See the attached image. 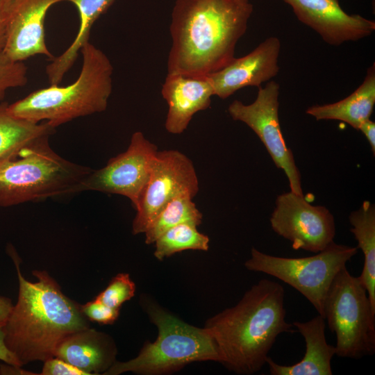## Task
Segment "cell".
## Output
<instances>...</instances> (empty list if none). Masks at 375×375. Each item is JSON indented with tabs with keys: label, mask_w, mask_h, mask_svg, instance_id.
Segmentation results:
<instances>
[{
	"label": "cell",
	"mask_w": 375,
	"mask_h": 375,
	"mask_svg": "<svg viewBox=\"0 0 375 375\" xmlns=\"http://www.w3.org/2000/svg\"><path fill=\"white\" fill-rule=\"evenodd\" d=\"M40 137L0 162V206L71 194L92 169L63 158Z\"/></svg>",
	"instance_id": "5b68a950"
},
{
	"label": "cell",
	"mask_w": 375,
	"mask_h": 375,
	"mask_svg": "<svg viewBox=\"0 0 375 375\" xmlns=\"http://www.w3.org/2000/svg\"><path fill=\"white\" fill-rule=\"evenodd\" d=\"M197 226L182 223L166 231L155 243L154 256L159 260L185 250L208 251L209 238L200 233Z\"/></svg>",
	"instance_id": "cb8c5ba5"
},
{
	"label": "cell",
	"mask_w": 375,
	"mask_h": 375,
	"mask_svg": "<svg viewBox=\"0 0 375 375\" xmlns=\"http://www.w3.org/2000/svg\"><path fill=\"white\" fill-rule=\"evenodd\" d=\"M7 102L0 101V162L14 156L22 147L56 128L47 122H33L11 115Z\"/></svg>",
	"instance_id": "7402d4cb"
},
{
	"label": "cell",
	"mask_w": 375,
	"mask_h": 375,
	"mask_svg": "<svg viewBox=\"0 0 375 375\" xmlns=\"http://www.w3.org/2000/svg\"><path fill=\"white\" fill-rule=\"evenodd\" d=\"M199 190L194 166L187 156L175 149L158 151L149 181L135 208L132 233H144L169 201L185 194L194 197Z\"/></svg>",
	"instance_id": "8fae6325"
},
{
	"label": "cell",
	"mask_w": 375,
	"mask_h": 375,
	"mask_svg": "<svg viewBox=\"0 0 375 375\" xmlns=\"http://www.w3.org/2000/svg\"><path fill=\"white\" fill-rule=\"evenodd\" d=\"M144 305L158 328L156 340L144 344L134 358L115 361L103 374L118 375L128 372L143 375L165 374L193 362H222L215 341L205 327L188 324L148 299H144Z\"/></svg>",
	"instance_id": "8992f818"
},
{
	"label": "cell",
	"mask_w": 375,
	"mask_h": 375,
	"mask_svg": "<svg viewBox=\"0 0 375 375\" xmlns=\"http://www.w3.org/2000/svg\"><path fill=\"white\" fill-rule=\"evenodd\" d=\"M285 290L278 283L262 279L239 302L210 317L205 328L218 347L222 363L238 374H253L266 363L276 338L294 333L285 320Z\"/></svg>",
	"instance_id": "3957f363"
},
{
	"label": "cell",
	"mask_w": 375,
	"mask_h": 375,
	"mask_svg": "<svg viewBox=\"0 0 375 375\" xmlns=\"http://www.w3.org/2000/svg\"><path fill=\"white\" fill-rule=\"evenodd\" d=\"M116 353L115 342L108 335L89 327L63 339L54 357L93 375L106 372L115 362Z\"/></svg>",
	"instance_id": "e0dca14e"
},
{
	"label": "cell",
	"mask_w": 375,
	"mask_h": 375,
	"mask_svg": "<svg viewBox=\"0 0 375 375\" xmlns=\"http://www.w3.org/2000/svg\"><path fill=\"white\" fill-rule=\"evenodd\" d=\"M252 12L249 0H176L168 74L206 76L226 66L235 58Z\"/></svg>",
	"instance_id": "6da1fadb"
},
{
	"label": "cell",
	"mask_w": 375,
	"mask_h": 375,
	"mask_svg": "<svg viewBox=\"0 0 375 375\" xmlns=\"http://www.w3.org/2000/svg\"><path fill=\"white\" fill-rule=\"evenodd\" d=\"M269 222L272 230L289 240L294 249L318 253L332 242L335 225L332 213L313 206L292 191L278 195Z\"/></svg>",
	"instance_id": "7c38bea8"
},
{
	"label": "cell",
	"mask_w": 375,
	"mask_h": 375,
	"mask_svg": "<svg viewBox=\"0 0 375 375\" xmlns=\"http://www.w3.org/2000/svg\"><path fill=\"white\" fill-rule=\"evenodd\" d=\"M324 319L336 335L335 355L360 359L375 352V310L358 277L346 266L333 279L324 301Z\"/></svg>",
	"instance_id": "52a82bcc"
},
{
	"label": "cell",
	"mask_w": 375,
	"mask_h": 375,
	"mask_svg": "<svg viewBox=\"0 0 375 375\" xmlns=\"http://www.w3.org/2000/svg\"><path fill=\"white\" fill-rule=\"evenodd\" d=\"M73 3L79 15L77 34L69 47L59 56L52 58L46 67L50 85H59L65 74L77 59L81 48L89 42L91 28L98 18L103 14L115 0H65Z\"/></svg>",
	"instance_id": "ffe728a7"
},
{
	"label": "cell",
	"mask_w": 375,
	"mask_h": 375,
	"mask_svg": "<svg viewBox=\"0 0 375 375\" xmlns=\"http://www.w3.org/2000/svg\"><path fill=\"white\" fill-rule=\"evenodd\" d=\"M292 325L303 337L306 352L303 358L292 365H282L268 356L272 375H331V361L335 355V347L327 343L325 319L318 315L308 322H294Z\"/></svg>",
	"instance_id": "ac0fdd59"
},
{
	"label": "cell",
	"mask_w": 375,
	"mask_h": 375,
	"mask_svg": "<svg viewBox=\"0 0 375 375\" xmlns=\"http://www.w3.org/2000/svg\"><path fill=\"white\" fill-rule=\"evenodd\" d=\"M6 44V33L4 24L1 15V0H0V53L3 51Z\"/></svg>",
	"instance_id": "1f68e13d"
},
{
	"label": "cell",
	"mask_w": 375,
	"mask_h": 375,
	"mask_svg": "<svg viewBox=\"0 0 375 375\" xmlns=\"http://www.w3.org/2000/svg\"><path fill=\"white\" fill-rule=\"evenodd\" d=\"M83 64L77 79L66 86L50 85L8 104L9 112L54 128L80 117L104 111L112 89L113 67L108 56L90 42L81 49Z\"/></svg>",
	"instance_id": "277c9868"
},
{
	"label": "cell",
	"mask_w": 375,
	"mask_h": 375,
	"mask_svg": "<svg viewBox=\"0 0 375 375\" xmlns=\"http://www.w3.org/2000/svg\"><path fill=\"white\" fill-rule=\"evenodd\" d=\"M13 305L10 299L0 296V323H5L12 310Z\"/></svg>",
	"instance_id": "4dcf8cb0"
},
{
	"label": "cell",
	"mask_w": 375,
	"mask_h": 375,
	"mask_svg": "<svg viewBox=\"0 0 375 375\" xmlns=\"http://www.w3.org/2000/svg\"><path fill=\"white\" fill-rule=\"evenodd\" d=\"M375 104V64L367 69L362 84L350 95L335 103L309 107L306 114L316 120H338L358 129L370 119Z\"/></svg>",
	"instance_id": "d6986e66"
},
{
	"label": "cell",
	"mask_w": 375,
	"mask_h": 375,
	"mask_svg": "<svg viewBox=\"0 0 375 375\" xmlns=\"http://www.w3.org/2000/svg\"><path fill=\"white\" fill-rule=\"evenodd\" d=\"M358 247L332 242L315 255L285 258L265 253L255 248L245 267L276 277L299 292L324 318V301L338 272L358 252Z\"/></svg>",
	"instance_id": "ba28073f"
},
{
	"label": "cell",
	"mask_w": 375,
	"mask_h": 375,
	"mask_svg": "<svg viewBox=\"0 0 375 375\" xmlns=\"http://www.w3.org/2000/svg\"><path fill=\"white\" fill-rule=\"evenodd\" d=\"M279 90L278 83L271 81L264 88H258L253 103L244 104L234 100L228 106V112L233 120L244 123L258 135L276 166L285 172L290 191L303 195L300 172L280 126Z\"/></svg>",
	"instance_id": "30bf717a"
},
{
	"label": "cell",
	"mask_w": 375,
	"mask_h": 375,
	"mask_svg": "<svg viewBox=\"0 0 375 375\" xmlns=\"http://www.w3.org/2000/svg\"><path fill=\"white\" fill-rule=\"evenodd\" d=\"M27 72L24 62L12 60L3 51L0 53V101L8 90L26 85Z\"/></svg>",
	"instance_id": "484cf974"
},
{
	"label": "cell",
	"mask_w": 375,
	"mask_h": 375,
	"mask_svg": "<svg viewBox=\"0 0 375 375\" xmlns=\"http://www.w3.org/2000/svg\"><path fill=\"white\" fill-rule=\"evenodd\" d=\"M62 0H1L6 33L3 52L24 62L36 55L53 56L45 40L44 21L49 9Z\"/></svg>",
	"instance_id": "4fadbf2b"
},
{
	"label": "cell",
	"mask_w": 375,
	"mask_h": 375,
	"mask_svg": "<svg viewBox=\"0 0 375 375\" xmlns=\"http://www.w3.org/2000/svg\"><path fill=\"white\" fill-rule=\"evenodd\" d=\"M193 198L185 194L169 201L144 233L145 243H153L166 231L182 223L199 226L202 222L203 215L193 202Z\"/></svg>",
	"instance_id": "603a6c76"
},
{
	"label": "cell",
	"mask_w": 375,
	"mask_h": 375,
	"mask_svg": "<svg viewBox=\"0 0 375 375\" xmlns=\"http://www.w3.org/2000/svg\"><path fill=\"white\" fill-rule=\"evenodd\" d=\"M135 292V285L128 274L119 273L95 299L110 308L119 310L124 302L134 296Z\"/></svg>",
	"instance_id": "d4e9b609"
},
{
	"label": "cell",
	"mask_w": 375,
	"mask_h": 375,
	"mask_svg": "<svg viewBox=\"0 0 375 375\" xmlns=\"http://www.w3.org/2000/svg\"><path fill=\"white\" fill-rule=\"evenodd\" d=\"M158 151L156 145L141 131H135L124 152L110 158L103 167L92 170L71 194L98 191L122 195L129 199L135 208L149 181Z\"/></svg>",
	"instance_id": "9c48e42d"
},
{
	"label": "cell",
	"mask_w": 375,
	"mask_h": 375,
	"mask_svg": "<svg viewBox=\"0 0 375 375\" xmlns=\"http://www.w3.org/2000/svg\"><path fill=\"white\" fill-rule=\"evenodd\" d=\"M161 94L168 105L165 128L172 134H181L198 112L210 107L214 96L208 76L192 77L167 74Z\"/></svg>",
	"instance_id": "2e32d148"
},
{
	"label": "cell",
	"mask_w": 375,
	"mask_h": 375,
	"mask_svg": "<svg viewBox=\"0 0 375 375\" xmlns=\"http://www.w3.org/2000/svg\"><path fill=\"white\" fill-rule=\"evenodd\" d=\"M280 40L271 36L248 54L235 58L222 69L209 74L214 96L225 99L246 87L260 85L279 72Z\"/></svg>",
	"instance_id": "9a60e30c"
},
{
	"label": "cell",
	"mask_w": 375,
	"mask_h": 375,
	"mask_svg": "<svg viewBox=\"0 0 375 375\" xmlns=\"http://www.w3.org/2000/svg\"><path fill=\"white\" fill-rule=\"evenodd\" d=\"M349 220L350 229L364 254V265L358 276L366 289L372 308L375 310V206L364 201L360 207L352 211Z\"/></svg>",
	"instance_id": "44dd1931"
},
{
	"label": "cell",
	"mask_w": 375,
	"mask_h": 375,
	"mask_svg": "<svg viewBox=\"0 0 375 375\" xmlns=\"http://www.w3.org/2000/svg\"><path fill=\"white\" fill-rule=\"evenodd\" d=\"M42 375H88L71 364L56 357L44 361Z\"/></svg>",
	"instance_id": "83f0119b"
},
{
	"label": "cell",
	"mask_w": 375,
	"mask_h": 375,
	"mask_svg": "<svg viewBox=\"0 0 375 375\" xmlns=\"http://www.w3.org/2000/svg\"><path fill=\"white\" fill-rule=\"evenodd\" d=\"M367 139L373 154H375V123L370 119L362 122L358 128Z\"/></svg>",
	"instance_id": "f546056e"
},
{
	"label": "cell",
	"mask_w": 375,
	"mask_h": 375,
	"mask_svg": "<svg viewBox=\"0 0 375 375\" xmlns=\"http://www.w3.org/2000/svg\"><path fill=\"white\" fill-rule=\"evenodd\" d=\"M9 254L15 264L19 291L17 300L4 324L5 343L20 365L45 361L69 335L90 327L81 306L65 296L57 282L45 271H33L38 281L22 274L14 250Z\"/></svg>",
	"instance_id": "7a4b0ae2"
},
{
	"label": "cell",
	"mask_w": 375,
	"mask_h": 375,
	"mask_svg": "<svg viewBox=\"0 0 375 375\" xmlns=\"http://www.w3.org/2000/svg\"><path fill=\"white\" fill-rule=\"evenodd\" d=\"M86 318L101 324H113L119 317V310L110 308L97 299L81 306Z\"/></svg>",
	"instance_id": "4316f807"
},
{
	"label": "cell",
	"mask_w": 375,
	"mask_h": 375,
	"mask_svg": "<svg viewBox=\"0 0 375 375\" xmlns=\"http://www.w3.org/2000/svg\"><path fill=\"white\" fill-rule=\"evenodd\" d=\"M297 19L317 33L328 44L338 46L371 35L375 22L358 14H348L338 0H282Z\"/></svg>",
	"instance_id": "5bb4252c"
},
{
	"label": "cell",
	"mask_w": 375,
	"mask_h": 375,
	"mask_svg": "<svg viewBox=\"0 0 375 375\" xmlns=\"http://www.w3.org/2000/svg\"><path fill=\"white\" fill-rule=\"evenodd\" d=\"M4 324L5 323H0V360L6 364L22 367L16 356L6 345Z\"/></svg>",
	"instance_id": "f1b7e54d"
}]
</instances>
